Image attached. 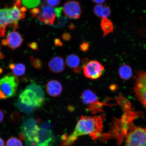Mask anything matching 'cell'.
Segmentation results:
<instances>
[{
    "label": "cell",
    "instance_id": "cell-1",
    "mask_svg": "<svg viewBox=\"0 0 146 146\" xmlns=\"http://www.w3.org/2000/svg\"><path fill=\"white\" fill-rule=\"evenodd\" d=\"M104 116H82L78 120L74 130L65 138L62 146H71L79 137L89 135L94 140L101 136Z\"/></svg>",
    "mask_w": 146,
    "mask_h": 146
},
{
    "label": "cell",
    "instance_id": "cell-2",
    "mask_svg": "<svg viewBox=\"0 0 146 146\" xmlns=\"http://www.w3.org/2000/svg\"><path fill=\"white\" fill-rule=\"evenodd\" d=\"M45 100L44 92L41 87L33 83L20 93L16 106L21 112L30 114L41 107Z\"/></svg>",
    "mask_w": 146,
    "mask_h": 146
},
{
    "label": "cell",
    "instance_id": "cell-3",
    "mask_svg": "<svg viewBox=\"0 0 146 146\" xmlns=\"http://www.w3.org/2000/svg\"><path fill=\"white\" fill-rule=\"evenodd\" d=\"M21 0H18L11 8L0 10V37L5 36L7 27H17L18 21L24 17L26 9L21 7Z\"/></svg>",
    "mask_w": 146,
    "mask_h": 146
},
{
    "label": "cell",
    "instance_id": "cell-4",
    "mask_svg": "<svg viewBox=\"0 0 146 146\" xmlns=\"http://www.w3.org/2000/svg\"><path fill=\"white\" fill-rule=\"evenodd\" d=\"M20 81L13 74L9 73L0 79V100L14 96L17 92Z\"/></svg>",
    "mask_w": 146,
    "mask_h": 146
},
{
    "label": "cell",
    "instance_id": "cell-5",
    "mask_svg": "<svg viewBox=\"0 0 146 146\" xmlns=\"http://www.w3.org/2000/svg\"><path fill=\"white\" fill-rule=\"evenodd\" d=\"M125 146H146V129L133 126L127 133Z\"/></svg>",
    "mask_w": 146,
    "mask_h": 146
},
{
    "label": "cell",
    "instance_id": "cell-6",
    "mask_svg": "<svg viewBox=\"0 0 146 146\" xmlns=\"http://www.w3.org/2000/svg\"><path fill=\"white\" fill-rule=\"evenodd\" d=\"M81 98L83 103L87 105V110L93 114L103 111L102 108L106 105L104 103L100 102L95 93L90 89L84 91L82 93Z\"/></svg>",
    "mask_w": 146,
    "mask_h": 146
},
{
    "label": "cell",
    "instance_id": "cell-7",
    "mask_svg": "<svg viewBox=\"0 0 146 146\" xmlns=\"http://www.w3.org/2000/svg\"><path fill=\"white\" fill-rule=\"evenodd\" d=\"M37 121L33 118H29L23 122L21 127V134L29 141L38 142V132L39 127Z\"/></svg>",
    "mask_w": 146,
    "mask_h": 146
},
{
    "label": "cell",
    "instance_id": "cell-8",
    "mask_svg": "<svg viewBox=\"0 0 146 146\" xmlns=\"http://www.w3.org/2000/svg\"><path fill=\"white\" fill-rule=\"evenodd\" d=\"M136 97L146 108V72L140 70L137 73L133 88Z\"/></svg>",
    "mask_w": 146,
    "mask_h": 146
},
{
    "label": "cell",
    "instance_id": "cell-9",
    "mask_svg": "<svg viewBox=\"0 0 146 146\" xmlns=\"http://www.w3.org/2000/svg\"><path fill=\"white\" fill-rule=\"evenodd\" d=\"M104 69V67L100 62L91 60L84 67L83 72L87 78L95 80L102 76Z\"/></svg>",
    "mask_w": 146,
    "mask_h": 146
},
{
    "label": "cell",
    "instance_id": "cell-10",
    "mask_svg": "<svg viewBox=\"0 0 146 146\" xmlns=\"http://www.w3.org/2000/svg\"><path fill=\"white\" fill-rule=\"evenodd\" d=\"M63 11L66 16L72 19H79L82 14L81 5L76 1L67 2L64 5Z\"/></svg>",
    "mask_w": 146,
    "mask_h": 146
},
{
    "label": "cell",
    "instance_id": "cell-11",
    "mask_svg": "<svg viewBox=\"0 0 146 146\" xmlns=\"http://www.w3.org/2000/svg\"><path fill=\"white\" fill-rule=\"evenodd\" d=\"M38 16L39 21L45 24H50L52 25L55 19L56 14L53 7L49 5H44L40 9Z\"/></svg>",
    "mask_w": 146,
    "mask_h": 146
},
{
    "label": "cell",
    "instance_id": "cell-12",
    "mask_svg": "<svg viewBox=\"0 0 146 146\" xmlns=\"http://www.w3.org/2000/svg\"><path fill=\"white\" fill-rule=\"evenodd\" d=\"M38 141L36 146H52L54 142V137L50 129L42 127H39Z\"/></svg>",
    "mask_w": 146,
    "mask_h": 146
},
{
    "label": "cell",
    "instance_id": "cell-13",
    "mask_svg": "<svg viewBox=\"0 0 146 146\" xmlns=\"http://www.w3.org/2000/svg\"><path fill=\"white\" fill-rule=\"evenodd\" d=\"M23 39L18 32L13 31L9 33L6 39L3 40L2 43L3 45L8 46L11 49L14 50L21 45Z\"/></svg>",
    "mask_w": 146,
    "mask_h": 146
},
{
    "label": "cell",
    "instance_id": "cell-14",
    "mask_svg": "<svg viewBox=\"0 0 146 146\" xmlns=\"http://www.w3.org/2000/svg\"><path fill=\"white\" fill-rule=\"evenodd\" d=\"M48 66L51 72L54 73H59L64 70L65 62L60 56H55L49 61Z\"/></svg>",
    "mask_w": 146,
    "mask_h": 146
},
{
    "label": "cell",
    "instance_id": "cell-15",
    "mask_svg": "<svg viewBox=\"0 0 146 146\" xmlns=\"http://www.w3.org/2000/svg\"><path fill=\"white\" fill-rule=\"evenodd\" d=\"M46 90L49 95L56 97L61 94L62 87L61 83L57 80H51L47 84Z\"/></svg>",
    "mask_w": 146,
    "mask_h": 146
},
{
    "label": "cell",
    "instance_id": "cell-16",
    "mask_svg": "<svg viewBox=\"0 0 146 146\" xmlns=\"http://www.w3.org/2000/svg\"><path fill=\"white\" fill-rule=\"evenodd\" d=\"M81 59L77 55L72 54L69 55L66 59V63L70 68L74 69L73 71L76 73H79L83 67L80 66Z\"/></svg>",
    "mask_w": 146,
    "mask_h": 146
},
{
    "label": "cell",
    "instance_id": "cell-17",
    "mask_svg": "<svg viewBox=\"0 0 146 146\" xmlns=\"http://www.w3.org/2000/svg\"><path fill=\"white\" fill-rule=\"evenodd\" d=\"M95 14L98 17L103 18H108L111 14V10L108 5L104 4L96 5L94 8Z\"/></svg>",
    "mask_w": 146,
    "mask_h": 146
},
{
    "label": "cell",
    "instance_id": "cell-18",
    "mask_svg": "<svg viewBox=\"0 0 146 146\" xmlns=\"http://www.w3.org/2000/svg\"><path fill=\"white\" fill-rule=\"evenodd\" d=\"M118 73L120 78L125 80L130 79L133 76L132 68L129 65L126 64L123 65L120 67Z\"/></svg>",
    "mask_w": 146,
    "mask_h": 146
},
{
    "label": "cell",
    "instance_id": "cell-19",
    "mask_svg": "<svg viewBox=\"0 0 146 146\" xmlns=\"http://www.w3.org/2000/svg\"><path fill=\"white\" fill-rule=\"evenodd\" d=\"M100 25L104 32V36H106L113 31V24L112 22L110 20L108 19V18L102 19Z\"/></svg>",
    "mask_w": 146,
    "mask_h": 146
},
{
    "label": "cell",
    "instance_id": "cell-20",
    "mask_svg": "<svg viewBox=\"0 0 146 146\" xmlns=\"http://www.w3.org/2000/svg\"><path fill=\"white\" fill-rule=\"evenodd\" d=\"M9 66V68L12 70L13 74L16 76H23L26 71L25 66L23 63L11 64Z\"/></svg>",
    "mask_w": 146,
    "mask_h": 146
},
{
    "label": "cell",
    "instance_id": "cell-21",
    "mask_svg": "<svg viewBox=\"0 0 146 146\" xmlns=\"http://www.w3.org/2000/svg\"><path fill=\"white\" fill-rule=\"evenodd\" d=\"M41 0H21L24 6L29 9H34L39 5Z\"/></svg>",
    "mask_w": 146,
    "mask_h": 146
},
{
    "label": "cell",
    "instance_id": "cell-22",
    "mask_svg": "<svg viewBox=\"0 0 146 146\" xmlns=\"http://www.w3.org/2000/svg\"><path fill=\"white\" fill-rule=\"evenodd\" d=\"M7 146H23L21 140L15 137L9 138L7 142Z\"/></svg>",
    "mask_w": 146,
    "mask_h": 146
},
{
    "label": "cell",
    "instance_id": "cell-23",
    "mask_svg": "<svg viewBox=\"0 0 146 146\" xmlns=\"http://www.w3.org/2000/svg\"><path fill=\"white\" fill-rule=\"evenodd\" d=\"M32 63L33 66L37 69H40L42 67L43 63L40 60L36 58L32 59Z\"/></svg>",
    "mask_w": 146,
    "mask_h": 146
},
{
    "label": "cell",
    "instance_id": "cell-24",
    "mask_svg": "<svg viewBox=\"0 0 146 146\" xmlns=\"http://www.w3.org/2000/svg\"><path fill=\"white\" fill-rule=\"evenodd\" d=\"M45 1L47 5L52 7L59 5L61 2V0H45Z\"/></svg>",
    "mask_w": 146,
    "mask_h": 146
},
{
    "label": "cell",
    "instance_id": "cell-25",
    "mask_svg": "<svg viewBox=\"0 0 146 146\" xmlns=\"http://www.w3.org/2000/svg\"><path fill=\"white\" fill-rule=\"evenodd\" d=\"M80 49L82 52H87L89 49V43L86 42H83L80 45Z\"/></svg>",
    "mask_w": 146,
    "mask_h": 146
},
{
    "label": "cell",
    "instance_id": "cell-26",
    "mask_svg": "<svg viewBox=\"0 0 146 146\" xmlns=\"http://www.w3.org/2000/svg\"><path fill=\"white\" fill-rule=\"evenodd\" d=\"M62 37L63 39L65 41H69L71 39V35L68 33H65L62 34Z\"/></svg>",
    "mask_w": 146,
    "mask_h": 146
},
{
    "label": "cell",
    "instance_id": "cell-27",
    "mask_svg": "<svg viewBox=\"0 0 146 146\" xmlns=\"http://www.w3.org/2000/svg\"><path fill=\"white\" fill-rule=\"evenodd\" d=\"M54 43L55 46L56 47L62 46L63 44L60 40L58 38H56L54 40Z\"/></svg>",
    "mask_w": 146,
    "mask_h": 146
},
{
    "label": "cell",
    "instance_id": "cell-28",
    "mask_svg": "<svg viewBox=\"0 0 146 146\" xmlns=\"http://www.w3.org/2000/svg\"><path fill=\"white\" fill-rule=\"evenodd\" d=\"M62 8H56L55 10L56 15L57 16V17H60L62 13Z\"/></svg>",
    "mask_w": 146,
    "mask_h": 146
},
{
    "label": "cell",
    "instance_id": "cell-29",
    "mask_svg": "<svg viewBox=\"0 0 146 146\" xmlns=\"http://www.w3.org/2000/svg\"><path fill=\"white\" fill-rule=\"evenodd\" d=\"M30 47L34 49V50H38V46L37 44L35 42L33 43L30 45Z\"/></svg>",
    "mask_w": 146,
    "mask_h": 146
},
{
    "label": "cell",
    "instance_id": "cell-30",
    "mask_svg": "<svg viewBox=\"0 0 146 146\" xmlns=\"http://www.w3.org/2000/svg\"><path fill=\"white\" fill-rule=\"evenodd\" d=\"M5 115L3 111L0 109V123H1L4 119Z\"/></svg>",
    "mask_w": 146,
    "mask_h": 146
},
{
    "label": "cell",
    "instance_id": "cell-31",
    "mask_svg": "<svg viewBox=\"0 0 146 146\" xmlns=\"http://www.w3.org/2000/svg\"><path fill=\"white\" fill-rule=\"evenodd\" d=\"M92 1L98 4H103L105 2L106 0H92Z\"/></svg>",
    "mask_w": 146,
    "mask_h": 146
},
{
    "label": "cell",
    "instance_id": "cell-32",
    "mask_svg": "<svg viewBox=\"0 0 146 146\" xmlns=\"http://www.w3.org/2000/svg\"><path fill=\"white\" fill-rule=\"evenodd\" d=\"M0 146H5V143L3 140L0 137Z\"/></svg>",
    "mask_w": 146,
    "mask_h": 146
},
{
    "label": "cell",
    "instance_id": "cell-33",
    "mask_svg": "<svg viewBox=\"0 0 146 146\" xmlns=\"http://www.w3.org/2000/svg\"><path fill=\"white\" fill-rule=\"evenodd\" d=\"M4 57V56L3 55V54L2 53L1 51V49H0V60L3 59Z\"/></svg>",
    "mask_w": 146,
    "mask_h": 146
},
{
    "label": "cell",
    "instance_id": "cell-34",
    "mask_svg": "<svg viewBox=\"0 0 146 146\" xmlns=\"http://www.w3.org/2000/svg\"><path fill=\"white\" fill-rule=\"evenodd\" d=\"M74 27H75L74 26V25H71L69 26V28L70 29H74Z\"/></svg>",
    "mask_w": 146,
    "mask_h": 146
}]
</instances>
